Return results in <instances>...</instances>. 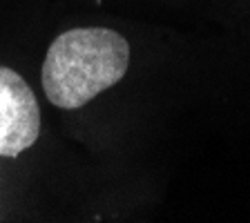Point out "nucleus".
Listing matches in <instances>:
<instances>
[{
	"mask_svg": "<svg viewBox=\"0 0 250 223\" xmlns=\"http://www.w3.org/2000/svg\"><path fill=\"white\" fill-rule=\"evenodd\" d=\"M41 136V107L18 72L0 67V156L14 159Z\"/></svg>",
	"mask_w": 250,
	"mask_h": 223,
	"instance_id": "obj_2",
	"label": "nucleus"
},
{
	"mask_svg": "<svg viewBox=\"0 0 250 223\" xmlns=\"http://www.w3.org/2000/svg\"><path fill=\"white\" fill-rule=\"evenodd\" d=\"M130 67V45L107 27H74L56 36L42 62V89L52 105L78 109L116 85Z\"/></svg>",
	"mask_w": 250,
	"mask_h": 223,
	"instance_id": "obj_1",
	"label": "nucleus"
}]
</instances>
